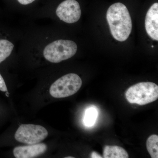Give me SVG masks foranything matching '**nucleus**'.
<instances>
[{"mask_svg": "<svg viewBox=\"0 0 158 158\" xmlns=\"http://www.w3.org/2000/svg\"><path fill=\"white\" fill-rule=\"evenodd\" d=\"M55 15L63 22L74 23L78 21L81 15L80 4L76 0H65L57 6Z\"/></svg>", "mask_w": 158, "mask_h": 158, "instance_id": "nucleus-6", "label": "nucleus"}, {"mask_svg": "<svg viewBox=\"0 0 158 158\" xmlns=\"http://www.w3.org/2000/svg\"><path fill=\"white\" fill-rule=\"evenodd\" d=\"M145 27L148 36L154 40H158V3L151 6L145 19Z\"/></svg>", "mask_w": 158, "mask_h": 158, "instance_id": "nucleus-7", "label": "nucleus"}, {"mask_svg": "<svg viewBox=\"0 0 158 158\" xmlns=\"http://www.w3.org/2000/svg\"><path fill=\"white\" fill-rule=\"evenodd\" d=\"M19 4L23 6H27L34 2L36 0H17Z\"/></svg>", "mask_w": 158, "mask_h": 158, "instance_id": "nucleus-14", "label": "nucleus"}, {"mask_svg": "<svg viewBox=\"0 0 158 158\" xmlns=\"http://www.w3.org/2000/svg\"><path fill=\"white\" fill-rule=\"evenodd\" d=\"M125 97L130 103L147 105L158 98V85L153 82H140L128 88Z\"/></svg>", "mask_w": 158, "mask_h": 158, "instance_id": "nucleus-3", "label": "nucleus"}, {"mask_svg": "<svg viewBox=\"0 0 158 158\" xmlns=\"http://www.w3.org/2000/svg\"><path fill=\"white\" fill-rule=\"evenodd\" d=\"M146 147L151 158H158V136L153 135L148 138Z\"/></svg>", "mask_w": 158, "mask_h": 158, "instance_id": "nucleus-11", "label": "nucleus"}, {"mask_svg": "<svg viewBox=\"0 0 158 158\" xmlns=\"http://www.w3.org/2000/svg\"><path fill=\"white\" fill-rule=\"evenodd\" d=\"M15 41L10 40L0 39V64L10 57L15 51Z\"/></svg>", "mask_w": 158, "mask_h": 158, "instance_id": "nucleus-9", "label": "nucleus"}, {"mask_svg": "<svg viewBox=\"0 0 158 158\" xmlns=\"http://www.w3.org/2000/svg\"><path fill=\"white\" fill-rule=\"evenodd\" d=\"M82 85L81 79L77 74H67L57 79L51 85L49 93L55 98L68 97L77 93Z\"/></svg>", "mask_w": 158, "mask_h": 158, "instance_id": "nucleus-4", "label": "nucleus"}, {"mask_svg": "<svg viewBox=\"0 0 158 158\" xmlns=\"http://www.w3.org/2000/svg\"><path fill=\"white\" fill-rule=\"evenodd\" d=\"M47 149L44 143H37L24 146H19L13 149V155L16 158H32L42 154Z\"/></svg>", "mask_w": 158, "mask_h": 158, "instance_id": "nucleus-8", "label": "nucleus"}, {"mask_svg": "<svg viewBox=\"0 0 158 158\" xmlns=\"http://www.w3.org/2000/svg\"><path fill=\"white\" fill-rule=\"evenodd\" d=\"M65 158H74V157H72V156H70V157H69V156H68V157H65Z\"/></svg>", "mask_w": 158, "mask_h": 158, "instance_id": "nucleus-16", "label": "nucleus"}, {"mask_svg": "<svg viewBox=\"0 0 158 158\" xmlns=\"http://www.w3.org/2000/svg\"><path fill=\"white\" fill-rule=\"evenodd\" d=\"M0 91L3 92H8V88L4 78L0 73Z\"/></svg>", "mask_w": 158, "mask_h": 158, "instance_id": "nucleus-13", "label": "nucleus"}, {"mask_svg": "<svg viewBox=\"0 0 158 158\" xmlns=\"http://www.w3.org/2000/svg\"><path fill=\"white\" fill-rule=\"evenodd\" d=\"M45 127L39 125L22 124L15 134L16 141L28 144H37L44 140L48 135Z\"/></svg>", "mask_w": 158, "mask_h": 158, "instance_id": "nucleus-5", "label": "nucleus"}, {"mask_svg": "<svg viewBox=\"0 0 158 158\" xmlns=\"http://www.w3.org/2000/svg\"><path fill=\"white\" fill-rule=\"evenodd\" d=\"M91 158H102L101 156L99 155L97 153L93 152L91 155Z\"/></svg>", "mask_w": 158, "mask_h": 158, "instance_id": "nucleus-15", "label": "nucleus"}, {"mask_svg": "<svg viewBox=\"0 0 158 158\" xmlns=\"http://www.w3.org/2000/svg\"><path fill=\"white\" fill-rule=\"evenodd\" d=\"M38 41L31 51H38L43 58L50 63H59L75 56L78 47L75 42L67 39H52L51 35Z\"/></svg>", "mask_w": 158, "mask_h": 158, "instance_id": "nucleus-1", "label": "nucleus"}, {"mask_svg": "<svg viewBox=\"0 0 158 158\" xmlns=\"http://www.w3.org/2000/svg\"><path fill=\"white\" fill-rule=\"evenodd\" d=\"M106 19L114 39L120 42L126 40L132 28L131 18L126 6L121 3L113 4L107 11Z\"/></svg>", "mask_w": 158, "mask_h": 158, "instance_id": "nucleus-2", "label": "nucleus"}, {"mask_svg": "<svg viewBox=\"0 0 158 158\" xmlns=\"http://www.w3.org/2000/svg\"><path fill=\"white\" fill-rule=\"evenodd\" d=\"M105 158H128L127 152L120 146L106 145L104 148L103 157Z\"/></svg>", "mask_w": 158, "mask_h": 158, "instance_id": "nucleus-10", "label": "nucleus"}, {"mask_svg": "<svg viewBox=\"0 0 158 158\" xmlns=\"http://www.w3.org/2000/svg\"><path fill=\"white\" fill-rule=\"evenodd\" d=\"M97 115V111L95 108L91 107L86 110L84 118L85 125L88 127L94 125L96 121Z\"/></svg>", "mask_w": 158, "mask_h": 158, "instance_id": "nucleus-12", "label": "nucleus"}]
</instances>
